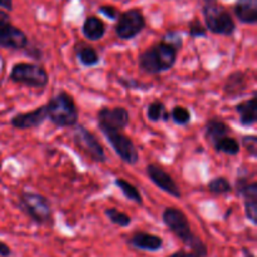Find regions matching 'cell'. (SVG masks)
Masks as SVG:
<instances>
[{
	"label": "cell",
	"mask_w": 257,
	"mask_h": 257,
	"mask_svg": "<svg viewBox=\"0 0 257 257\" xmlns=\"http://www.w3.org/2000/svg\"><path fill=\"white\" fill-rule=\"evenodd\" d=\"M162 220L163 223L168 227V230L176 237L180 238L186 246H188L193 251V253L200 257L207 256V247L197 236L193 235L190 222H188L187 217L182 211L173 207L166 208L162 213Z\"/></svg>",
	"instance_id": "1"
},
{
	"label": "cell",
	"mask_w": 257,
	"mask_h": 257,
	"mask_svg": "<svg viewBox=\"0 0 257 257\" xmlns=\"http://www.w3.org/2000/svg\"><path fill=\"white\" fill-rule=\"evenodd\" d=\"M177 52L176 48L166 42H160L151 47L150 49L141 53L138 58L140 68L147 74H160V73L170 70L177 60Z\"/></svg>",
	"instance_id": "2"
},
{
	"label": "cell",
	"mask_w": 257,
	"mask_h": 257,
	"mask_svg": "<svg viewBox=\"0 0 257 257\" xmlns=\"http://www.w3.org/2000/svg\"><path fill=\"white\" fill-rule=\"evenodd\" d=\"M47 117L55 127H75L78 124L79 112L72 95L65 92L58 93L45 104Z\"/></svg>",
	"instance_id": "3"
},
{
	"label": "cell",
	"mask_w": 257,
	"mask_h": 257,
	"mask_svg": "<svg viewBox=\"0 0 257 257\" xmlns=\"http://www.w3.org/2000/svg\"><path fill=\"white\" fill-rule=\"evenodd\" d=\"M19 208L38 225H52L53 212L44 196L24 191L19 197Z\"/></svg>",
	"instance_id": "4"
},
{
	"label": "cell",
	"mask_w": 257,
	"mask_h": 257,
	"mask_svg": "<svg viewBox=\"0 0 257 257\" xmlns=\"http://www.w3.org/2000/svg\"><path fill=\"white\" fill-rule=\"evenodd\" d=\"M203 17H205L206 29L213 34L230 37L236 32L235 20L232 19L230 13L221 5L207 3V5L203 8Z\"/></svg>",
	"instance_id": "5"
},
{
	"label": "cell",
	"mask_w": 257,
	"mask_h": 257,
	"mask_svg": "<svg viewBox=\"0 0 257 257\" xmlns=\"http://www.w3.org/2000/svg\"><path fill=\"white\" fill-rule=\"evenodd\" d=\"M10 79L14 83L28 85L32 88H44L49 82L47 70L38 64L18 63L12 68Z\"/></svg>",
	"instance_id": "6"
},
{
	"label": "cell",
	"mask_w": 257,
	"mask_h": 257,
	"mask_svg": "<svg viewBox=\"0 0 257 257\" xmlns=\"http://www.w3.org/2000/svg\"><path fill=\"white\" fill-rule=\"evenodd\" d=\"M28 38L23 30L14 27L10 17L0 10V47L5 49L22 50L27 47Z\"/></svg>",
	"instance_id": "7"
},
{
	"label": "cell",
	"mask_w": 257,
	"mask_h": 257,
	"mask_svg": "<svg viewBox=\"0 0 257 257\" xmlns=\"http://www.w3.org/2000/svg\"><path fill=\"white\" fill-rule=\"evenodd\" d=\"M115 24V34L123 40H130L137 37L146 27V20L141 10L131 9L119 14Z\"/></svg>",
	"instance_id": "8"
},
{
	"label": "cell",
	"mask_w": 257,
	"mask_h": 257,
	"mask_svg": "<svg viewBox=\"0 0 257 257\" xmlns=\"http://www.w3.org/2000/svg\"><path fill=\"white\" fill-rule=\"evenodd\" d=\"M103 135L105 136L109 145L115 151L120 160L124 161L128 165H135L138 162V151L133 141L128 136H125L122 131H108Z\"/></svg>",
	"instance_id": "9"
},
{
	"label": "cell",
	"mask_w": 257,
	"mask_h": 257,
	"mask_svg": "<svg viewBox=\"0 0 257 257\" xmlns=\"http://www.w3.org/2000/svg\"><path fill=\"white\" fill-rule=\"evenodd\" d=\"M97 120L102 133L108 131H123L130 124V113L123 107H103L98 112Z\"/></svg>",
	"instance_id": "10"
},
{
	"label": "cell",
	"mask_w": 257,
	"mask_h": 257,
	"mask_svg": "<svg viewBox=\"0 0 257 257\" xmlns=\"http://www.w3.org/2000/svg\"><path fill=\"white\" fill-rule=\"evenodd\" d=\"M74 142L79 150L84 151L93 161L99 163L105 162V152L103 146L95 138V136L83 125L77 124L74 131Z\"/></svg>",
	"instance_id": "11"
},
{
	"label": "cell",
	"mask_w": 257,
	"mask_h": 257,
	"mask_svg": "<svg viewBox=\"0 0 257 257\" xmlns=\"http://www.w3.org/2000/svg\"><path fill=\"white\" fill-rule=\"evenodd\" d=\"M146 173H147V176L150 177V180L152 181L160 190L168 193V195L172 196V197L181 198L182 193H181L180 187H178L177 183L175 182L172 176H171L170 173L166 172L162 167L151 163V165H148L147 168H146Z\"/></svg>",
	"instance_id": "12"
},
{
	"label": "cell",
	"mask_w": 257,
	"mask_h": 257,
	"mask_svg": "<svg viewBox=\"0 0 257 257\" xmlns=\"http://www.w3.org/2000/svg\"><path fill=\"white\" fill-rule=\"evenodd\" d=\"M236 188L238 195L245 201V212L248 221L257 223V183L248 182L246 178H238L236 181Z\"/></svg>",
	"instance_id": "13"
},
{
	"label": "cell",
	"mask_w": 257,
	"mask_h": 257,
	"mask_svg": "<svg viewBox=\"0 0 257 257\" xmlns=\"http://www.w3.org/2000/svg\"><path fill=\"white\" fill-rule=\"evenodd\" d=\"M47 119V107L42 105L30 112L19 113V114L14 115L10 123L13 127L18 128V130H32V128H38L39 125H42Z\"/></svg>",
	"instance_id": "14"
},
{
	"label": "cell",
	"mask_w": 257,
	"mask_h": 257,
	"mask_svg": "<svg viewBox=\"0 0 257 257\" xmlns=\"http://www.w3.org/2000/svg\"><path fill=\"white\" fill-rule=\"evenodd\" d=\"M128 245L137 248V250L156 252V251H160L162 248L163 240L160 236L151 235L147 232H136L130 237Z\"/></svg>",
	"instance_id": "15"
},
{
	"label": "cell",
	"mask_w": 257,
	"mask_h": 257,
	"mask_svg": "<svg viewBox=\"0 0 257 257\" xmlns=\"http://www.w3.org/2000/svg\"><path fill=\"white\" fill-rule=\"evenodd\" d=\"M235 14L241 23L255 24L257 22V0H237Z\"/></svg>",
	"instance_id": "16"
},
{
	"label": "cell",
	"mask_w": 257,
	"mask_h": 257,
	"mask_svg": "<svg viewBox=\"0 0 257 257\" xmlns=\"http://www.w3.org/2000/svg\"><path fill=\"white\" fill-rule=\"evenodd\" d=\"M206 140H208V142H211L212 145H215L217 141H220L221 138L228 136V133L231 132L230 127L226 124L223 120L218 119V118H212V119L208 120L206 123Z\"/></svg>",
	"instance_id": "17"
},
{
	"label": "cell",
	"mask_w": 257,
	"mask_h": 257,
	"mask_svg": "<svg viewBox=\"0 0 257 257\" xmlns=\"http://www.w3.org/2000/svg\"><path fill=\"white\" fill-rule=\"evenodd\" d=\"M236 112L240 115V123L245 127L253 125L257 120V107H256V98L245 100L240 103L236 107Z\"/></svg>",
	"instance_id": "18"
},
{
	"label": "cell",
	"mask_w": 257,
	"mask_h": 257,
	"mask_svg": "<svg viewBox=\"0 0 257 257\" xmlns=\"http://www.w3.org/2000/svg\"><path fill=\"white\" fill-rule=\"evenodd\" d=\"M83 35L88 40H99L105 34V25L99 18L88 17L83 24Z\"/></svg>",
	"instance_id": "19"
},
{
	"label": "cell",
	"mask_w": 257,
	"mask_h": 257,
	"mask_svg": "<svg viewBox=\"0 0 257 257\" xmlns=\"http://www.w3.org/2000/svg\"><path fill=\"white\" fill-rule=\"evenodd\" d=\"M75 53H77V58L80 64L84 67H94L99 63V55L97 50L90 45L78 44L75 47Z\"/></svg>",
	"instance_id": "20"
},
{
	"label": "cell",
	"mask_w": 257,
	"mask_h": 257,
	"mask_svg": "<svg viewBox=\"0 0 257 257\" xmlns=\"http://www.w3.org/2000/svg\"><path fill=\"white\" fill-rule=\"evenodd\" d=\"M115 185H117V187L119 188L120 192L123 193V196H124L127 200L132 201V202L135 203H138V205H142V195H141L140 190H138L137 187H135L132 183L123 180V178H117V180H115Z\"/></svg>",
	"instance_id": "21"
},
{
	"label": "cell",
	"mask_w": 257,
	"mask_h": 257,
	"mask_svg": "<svg viewBox=\"0 0 257 257\" xmlns=\"http://www.w3.org/2000/svg\"><path fill=\"white\" fill-rule=\"evenodd\" d=\"M217 152L225 153L228 156H236L240 153V143L235 140V138L226 136V137L221 138L220 141L212 145Z\"/></svg>",
	"instance_id": "22"
},
{
	"label": "cell",
	"mask_w": 257,
	"mask_h": 257,
	"mask_svg": "<svg viewBox=\"0 0 257 257\" xmlns=\"http://www.w3.org/2000/svg\"><path fill=\"white\" fill-rule=\"evenodd\" d=\"M147 118L151 122H160L161 119L167 122L170 120V113L166 112V107L160 100L150 103L147 107Z\"/></svg>",
	"instance_id": "23"
},
{
	"label": "cell",
	"mask_w": 257,
	"mask_h": 257,
	"mask_svg": "<svg viewBox=\"0 0 257 257\" xmlns=\"http://www.w3.org/2000/svg\"><path fill=\"white\" fill-rule=\"evenodd\" d=\"M245 89V75L241 72H236L228 77L225 90L228 95L240 94L241 90Z\"/></svg>",
	"instance_id": "24"
},
{
	"label": "cell",
	"mask_w": 257,
	"mask_h": 257,
	"mask_svg": "<svg viewBox=\"0 0 257 257\" xmlns=\"http://www.w3.org/2000/svg\"><path fill=\"white\" fill-rule=\"evenodd\" d=\"M208 191L213 195H227L232 192V186L225 177H216L211 180L207 185Z\"/></svg>",
	"instance_id": "25"
},
{
	"label": "cell",
	"mask_w": 257,
	"mask_h": 257,
	"mask_svg": "<svg viewBox=\"0 0 257 257\" xmlns=\"http://www.w3.org/2000/svg\"><path fill=\"white\" fill-rule=\"evenodd\" d=\"M105 216L109 218V221L119 227H128L132 223V218L127 213L117 210V208H107L105 210Z\"/></svg>",
	"instance_id": "26"
},
{
	"label": "cell",
	"mask_w": 257,
	"mask_h": 257,
	"mask_svg": "<svg viewBox=\"0 0 257 257\" xmlns=\"http://www.w3.org/2000/svg\"><path fill=\"white\" fill-rule=\"evenodd\" d=\"M170 117L178 125H187L191 122L190 110L187 108L182 107V105H176L172 109V112H171Z\"/></svg>",
	"instance_id": "27"
},
{
	"label": "cell",
	"mask_w": 257,
	"mask_h": 257,
	"mask_svg": "<svg viewBox=\"0 0 257 257\" xmlns=\"http://www.w3.org/2000/svg\"><path fill=\"white\" fill-rule=\"evenodd\" d=\"M162 40H163V42L168 43L170 45H172V47L176 48L177 50H180L181 47H182V44H183L182 38H181L180 33L173 32V30H170V32L166 33Z\"/></svg>",
	"instance_id": "28"
},
{
	"label": "cell",
	"mask_w": 257,
	"mask_h": 257,
	"mask_svg": "<svg viewBox=\"0 0 257 257\" xmlns=\"http://www.w3.org/2000/svg\"><path fill=\"white\" fill-rule=\"evenodd\" d=\"M242 145L246 148L250 156L256 157L257 156V137L256 136H243Z\"/></svg>",
	"instance_id": "29"
},
{
	"label": "cell",
	"mask_w": 257,
	"mask_h": 257,
	"mask_svg": "<svg viewBox=\"0 0 257 257\" xmlns=\"http://www.w3.org/2000/svg\"><path fill=\"white\" fill-rule=\"evenodd\" d=\"M207 34V29L200 23V20L195 19L190 23V35L193 38L205 37Z\"/></svg>",
	"instance_id": "30"
},
{
	"label": "cell",
	"mask_w": 257,
	"mask_h": 257,
	"mask_svg": "<svg viewBox=\"0 0 257 257\" xmlns=\"http://www.w3.org/2000/svg\"><path fill=\"white\" fill-rule=\"evenodd\" d=\"M118 82L124 88H128V89H148V85L142 84V83L131 79V78H128V79H119Z\"/></svg>",
	"instance_id": "31"
},
{
	"label": "cell",
	"mask_w": 257,
	"mask_h": 257,
	"mask_svg": "<svg viewBox=\"0 0 257 257\" xmlns=\"http://www.w3.org/2000/svg\"><path fill=\"white\" fill-rule=\"evenodd\" d=\"M99 12L112 20H117L118 17H119V12L114 7H110V5H103V7L99 8Z\"/></svg>",
	"instance_id": "32"
},
{
	"label": "cell",
	"mask_w": 257,
	"mask_h": 257,
	"mask_svg": "<svg viewBox=\"0 0 257 257\" xmlns=\"http://www.w3.org/2000/svg\"><path fill=\"white\" fill-rule=\"evenodd\" d=\"M10 253H12V251H10L9 246L0 241V257H9Z\"/></svg>",
	"instance_id": "33"
},
{
	"label": "cell",
	"mask_w": 257,
	"mask_h": 257,
	"mask_svg": "<svg viewBox=\"0 0 257 257\" xmlns=\"http://www.w3.org/2000/svg\"><path fill=\"white\" fill-rule=\"evenodd\" d=\"M168 257H200L198 255L193 252H183V251H180V252H175Z\"/></svg>",
	"instance_id": "34"
},
{
	"label": "cell",
	"mask_w": 257,
	"mask_h": 257,
	"mask_svg": "<svg viewBox=\"0 0 257 257\" xmlns=\"http://www.w3.org/2000/svg\"><path fill=\"white\" fill-rule=\"evenodd\" d=\"M0 7L4 8L7 10L13 9V2L12 0H0Z\"/></svg>",
	"instance_id": "35"
},
{
	"label": "cell",
	"mask_w": 257,
	"mask_h": 257,
	"mask_svg": "<svg viewBox=\"0 0 257 257\" xmlns=\"http://www.w3.org/2000/svg\"><path fill=\"white\" fill-rule=\"evenodd\" d=\"M242 253H243V257H255V255H253V253L246 247L242 248Z\"/></svg>",
	"instance_id": "36"
},
{
	"label": "cell",
	"mask_w": 257,
	"mask_h": 257,
	"mask_svg": "<svg viewBox=\"0 0 257 257\" xmlns=\"http://www.w3.org/2000/svg\"><path fill=\"white\" fill-rule=\"evenodd\" d=\"M206 2H207V3H213V2H215V0H206Z\"/></svg>",
	"instance_id": "37"
}]
</instances>
